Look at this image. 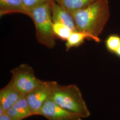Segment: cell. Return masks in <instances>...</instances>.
<instances>
[{
	"label": "cell",
	"instance_id": "13",
	"mask_svg": "<svg viewBox=\"0 0 120 120\" xmlns=\"http://www.w3.org/2000/svg\"><path fill=\"white\" fill-rule=\"evenodd\" d=\"M52 30L55 37L66 41L73 32L68 26L59 23H53Z\"/></svg>",
	"mask_w": 120,
	"mask_h": 120
},
{
	"label": "cell",
	"instance_id": "15",
	"mask_svg": "<svg viewBox=\"0 0 120 120\" xmlns=\"http://www.w3.org/2000/svg\"><path fill=\"white\" fill-rule=\"evenodd\" d=\"M52 0H23V5L29 17L30 11L35 7L45 3L50 2Z\"/></svg>",
	"mask_w": 120,
	"mask_h": 120
},
{
	"label": "cell",
	"instance_id": "8",
	"mask_svg": "<svg viewBox=\"0 0 120 120\" xmlns=\"http://www.w3.org/2000/svg\"><path fill=\"white\" fill-rule=\"evenodd\" d=\"M22 96L10 80L9 83L0 90V107L5 113Z\"/></svg>",
	"mask_w": 120,
	"mask_h": 120
},
{
	"label": "cell",
	"instance_id": "17",
	"mask_svg": "<svg viewBox=\"0 0 120 120\" xmlns=\"http://www.w3.org/2000/svg\"><path fill=\"white\" fill-rule=\"evenodd\" d=\"M115 54H116V56L120 58V45L118 48L117 49Z\"/></svg>",
	"mask_w": 120,
	"mask_h": 120
},
{
	"label": "cell",
	"instance_id": "14",
	"mask_svg": "<svg viewBox=\"0 0 120 120\" xmlns=\"http://www.w3.org/2000/svg\"><path fill=\"white\" fill-rule=\"evenodd\" d=\"M105 45L109 51L115 54L120 46V36L115 34L110 35L105 40Z\"/></svg>",
	"mask_w": 120,
	"mask_h": 120
},
{
	"label": "cell",
	"instance_id": "16",
	"mask_svg": "<svg viewBox=\"0 0 120 120\" xmlns=\"http://www.w3.org/2000/svg\"><path fill=\"white\" fill-rule=\"evenodd\" d=\"M0 120H11V118L6 113L0 116Z\"/></svg>",
	"mask_w": 120,
	"mask_h": 120
},
{
	"label": "cell",
	"instance_id": "10",
	"mask_svg": "<svg viewBox=\"0 0 120 120\" xmlns=\"http://www.w3.org/2000/svg\"><path fill=\"white\" fill-rule=\"evenodd\" d=\"M13 13H21L28 16L23 0H0V16Z\"/></svg>",
	"mask_w": 120,
	"mask_h": 120
},
{
	"label": "cell",
	"instance_id": "7",
	"mask_svg": "<svg viewBox=\"0 0 120 120\" xmlns=\"http://www.w3.org/2000/svg\"><path fill=\"white\" fill-rule=\"evenodd\" d=\"M52 17L53 23L64 24L73 32L77 31L75 23L72 14L57 3L54 0L50 1Z\"/></svg>",
	"mask_w": 120,
	"mask_h": 120
},
{
	"label": "cell",
	"instance_id": "9",
	"mask_svg": "<svg viewBox=\"0 0 120 120\" xmlns=\"http://www.w3.org/2000/svg\"><path fill=\"white\" fill-rule=\"evenodd\" d=\"M5 113L11 120H22L33 116L25 95H22Z\"/></svg>",
	"mask_w": 120,
	"mask_h": 120
},
{
	"label": "cell",
	"instance_id": "11",
	"mask_svg": "<svg viewBox=\"0 0 120 120\" xmlns=\"http://www.w3.org/2000/svg\"><path fill=\"white\" fill-rule=\"evenodd\" d=\"M86 39L93 40L98 43L101 41V40L99 38L95 37L89 34L78 31L73 32L65 43L66 50L68 51L72 48L76 47L81 45Z\"/></svg>",
	"mask_w": 120,
	"mask_h": 120
},
{
	"label": "cell",
	"instance_id": "3",
	"mask_svg": "<svg viewBox=\"0 0 120 120\" xmlns=\"http://www.w3.org/2000/svg\"><path fill=\"white\" fill-rule=\"evenodd\" d=\"M29 17L32 19L34 25L38 42L48 49H53L56 45V38L52 30L50 2L33 9L30 11Z\"/></svg>",
	"mask_w": 120,
	"mask_h": 120
},
{
	"label": "cell",
	"instance_id": "2",
	"mask_svg": "<svg viewBox=\"0 0 120 120\" xmlns=\"http://www.w3.org/2000/svg\"><path fill=\"white\" fill-rule=\"evenodd\" d=\"M50 99L61 107L86 118L90 115L82 92L75 84L64 86L55 82Z\"/></svg>",
	"mask_w": 120,
	"mask_h": 120
},
{
	"label": "cell",
	"instance_id": "12",
	"mask_svg": "<svg viewBox=\"0 0 120 120\" xmlns=\"http://www.w3.org/2000/svg\"><path fill=\"white\" fill-rule=\"evenodd\" d=\"M68 12L72 14L88 6L96 0H54Z\"/></svg>",
	"mask_w": 120,
	"mask_h": 120
},
{
	"label": "cell",
	"instance_id": "1",
	"mask_svg": "<svg viewBox=\"0 0 120 120\" xmlns=\"http://www.w3.org/2000/svg\"><path fill=\"white\" fill-rule=\"evenodd\" d=\"M71 14L77 31L99 38L110 16L109 1L108 0H96Z\"/></svg>",
	"mask_w": 120,
	"mask_h": 120
},
{
	"label": "cell",
	"instance_id": "5",
	"mask_svg": "<svg viewBox=\"0 0 120 120\" xmlns=\"http://www.w3.org/2000/svg\"><path fill=\"white\" fill-rule=\"evenodd\" d=\"M55 81H42L30 93L25 95L33 115H38L44 104L50 99Z\"/></svg>",
	"mask_w": 120,
	"mask_h": 120
},
{
	"label": "cell",
	"instance_id": "4",
	"mask_svg": "<svg viewBox=\"0 0 120 120\" xmlns=\"http://www.w3.org/2000/svg\"><path fill=\"white\" fill-rule=\"evenodd\" d=\"M10 72L12 76L11 80L22 95H26L34 90L42 81L36 77L33 68L26 64H20Z\"/></svg>",
	"mask_w": 120,
	"mask_h": 120
},
{
	"label": "cell",
	"instance_id": "6",
	"mask_svg": "<svg viewBox=\"0 0 120 120\" xmlns=\"http://www.w3.org/2000/svg\"><path fill=\"white\" fill-rule=\"evenodd\" d=\"M38 115L48 120H82L81 116L60 107L50 99L44 104Z\"/></svg>",
	"mask_w": 120,
	"mask_h": 120
}]
</instances>
